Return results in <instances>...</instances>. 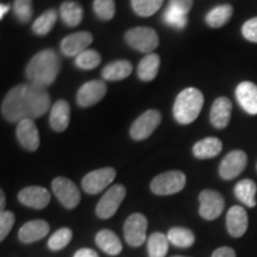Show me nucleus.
Instances as JSON below:
<instances>
[{
	"label": "nucleus",
	"instance_id": "f257e3e1",
	"mask_svg": "<svg viewBox=\"0 0 257 257\" xmlns=\"http://www.w3.org/2000/svg\"><path fill=\"white\" fill-rule=\"evenodd\" d=\"M50 106V95L46 87L28 82L10 89L2 102V114L10 123H19L42 117Z\"/></svg>",
	"mask_w": 257,
	"mask_h": 257
},
{
	"label": "nucleus",
	"instance_id": "f03ea898",
	"mask_svg": "<svg viewBox=\"0 0 257 257\" xmlns=\"http://www.w3.org/2000/svg\"><path fill=\"white\" fill-rule=\"evenodd\" d=\"M60 69L59 55L54 50L44 49L30 60L25 69V75L30 82L47 87L55 81Z\"/></svg>",
	"mask_w": 257,
	"mask_h": 257
},
{
	"label": "nucleus",
	"instance_id": "7ed1b4c3",
	"mask_svg": "<svg viewBox=\"0 0 257 257\" xmlns=\"http://www.w3.org/2000/svg\"><path fill=\"white\" fill-rule=\"evenodd\" d=\"M204 105V95L197 88H186L179 93L174 102L175 120L180 124H191L198 118Z\"/></svg>",
	"mask_w": 257,
	"mask_h": 257
},
{
	"label": "nucleus",
	"instance_id": "20e7f679",
	"mask_svg": "<svg viewBox=\"0 0 257 257\" xmlns=\"http://www.w3.org/2000/svg\"><path fill=\"white\" fill-rule=\"evenodd\" d=\"M125 41L133 49L146 54H152L159 47L160 42L157 32L148 27L130 29L125 34Z\"/></svg>",
	"mask_w": 257,
	"mask_h": 257
},
{
	"label": "nucleus",
	"instance_id": "39448f33",
	"mask_svg": "<svg viewBox=\"0 0 257 257\" xmlns=\"http://www.w3.org/2000/svg\"><path fill=\"white\" fill-rule=\"evenodd\" d=\"M186 186V175L180 170L162 173L153 179L150 188L157 195H170L182 191Z\"/></svg>",
	"mask_w": 257,
	"mask_h": 257
},
{
	"label": "nucleus",
	"instance_id": "423d86ee",
	"mask_svg": "<svg viewBox=\"0 0 257 257\" xmlns=\"http://www.w3.org/2000/svg\"><path fill=\"white\" fill-rule=\"evenodd\" d=\"M125 195H126V189L123 185H115L111 187L96 205V216L100 219H108L113 217L121 201L124 200Z\"/></svg>",
	"mask_w": 257,
	"mask_h": 257
},
{
	"label": "nucleus",
	"instance_id": "0eeeda50",
	"mask_svg": "<svg viewBox=\"0 0 257 257\" xmlns=\"http://www.w3.org/2000/svg\"><path fill=\"white\" fill-rule=\"evenodd\" d=\"M51 188H53L54 194L59 199V201L64 207L72 210L75 208L80 202V192L76 185L67 178H56L51 182Z\"/></svg>",
	"mask_w": 257,
	"mask_h": 257
},
{
	"label": "nucleus",
	"instance_id": "6e6552de",
	"mask_svg": "<svg viewBox=\"0 0 257 257\" xmlns=\"http://www.w3.org/2000/svg\"><path fill=\"white\" fill-rule=\"evenodd\" d=\"M161 113L157 110H148L134 121L130 127V136L135 141L147 140L161 123Z\"/></svg>",
	"mask_w": 257,
	"mask_h": 257
},
{
	"label": "nucleus",
	"instance_id": "1a4fd4ad",
	"mask_svg": "<svg viewBox=\"0 0 257 257\" xmlns=\"http://www.w3.org/2000/svg\"><path fill=\"white\" fill-rule=\"evenodd\" d=\"M200 207L199 213L206 220H214L223 213L225 201L220 193L212 189H205L199 195Z\"/></svg>",
	"mask_w": 257,
	"mask_h": 257
},
{
	"label": "nucleus",
	"instance_id": "9d476101",
	"mask_svg": "<svg viewBox=\"0 0 257 257\" xmlns=\"http://www.w3.org/2000/svg\"><path fill=\"white\" fill-rule=\"evenodd\" d=\"M148 220L141 213H134L124 224V237L128 245L141 246L147 238Z\"/></svg>",
	"mask_w": 257,
	"mask_h": 257
},
{
	"label": "nucleus",
	"instance_id": "9b49d317",
	"mask_svg": "<svg viewBox=\"0 0 257 257\" xmlns=\"http://www.w3.org/2000/svg\"><path fill=\"white\" fill-rule=\"evenodd\" d=\"M115 178V170L111 167L96 169L82 179V188L88 194H98L110 186Z\"/></svg>",
	"mask_w": 257,
	"mask_h": 257
},
{
	"label": "nucleus",
	"instance_id": "f8f14e48",
	"mask_svg": "<svg viewBox=\"0 0 257 257\" xmlns=\"http://www.w3.org/2000/svg\"><path fill=\"white\" fill-rule=\"evenodd\" d=\"M248 163V156L242 150H233L227 154L219 166V175L224 180L237 178L245 169Z\"/></svg>",
	"mask_w": 257,
	"mask_h": 257
},
{
	"label": "nucleus",
	"instance_id": "ddd939ff",
	"mask_svg": "<svg viewBox=\"0 0 257 257\" xmlns=\"http://www.w3.org/2000/svg\"><path fill=\"white\" fill-rule=\"evenodd\" d=\"M106 91H107V86L104 81L92 80V81L85 82L80 87L76 100L81 107H89L100 101L105 96Z\"/></svg>",
	"mask_w": 257,
	"mask_h": 257
},
{
	"label": "nucleus",
	"instance_id": "4468645a",
	"mask_svg": "<svg viewBox=\"0 0 257 257\" xmlns=\"http://www.w3.org/2000/svg\"><path fill=\"white\" fill-rule=\"evenodd\" d=\"M93 42V36L91 32L80 31L75 34L68 35L61 42V51L63 55L73 57L78 56L80 54L87 50L89 44Z\"/></svg>",
	"mask_w": 257,
	"mask_h": 257
},
{
	"label": "nucleus",
	"instance_id": "2eb2a0df",
	"mask_svg": "<svg viewBox=\"0 0 257 257\" xmlns=\"http://www.w3.org/2000/svg\"><path fill=\"white\" fill-rule=\"evenodd\" d=\"M18 200L25 206L35 208V210H42L47 207L50 202V193L44 187L30 186L19 192Z\"/></svg>",
	"mask_w": 257,
	"mask_h": 257
},
{
	"label": "nucleus",
	"instance_id": "dca6fc26",
	"mask_svg": "<svg viewBox=\"0 0 257 257\" xmlns=\"http://www.w3.org/2000/svg\"><path fill=\"white\" fill-rule=\"evenodd\" d=\"M17 138L28 152H36L40 147V134L34 119H24L17 125Z\"/></svg>",
	"mask_w": 257,
	"mask_h": 257
},
{
	"label": "nucleus",
	"instance_id": "f3484780",
	"mask_svg": "<svg viewBox=\"0 0 257 257\" xmlns=\"http://www.w3.org/2000/svg\"><path fill=\"white\" fill-rule=\"evenodd\" d=\"M248 213L242 206H232L226 214L227 232L234 238H239L248 230Z\"/></svg>",
	"mask_w": 257,
	"mask_h": 257
},
{
	"label": "nucleus",
	"instance_id": "a211bd4d",
	"mask_svg": "<svg viewBox=\"0 0 257 257\" xmlns=\"http://www.w3.org/2000/svg\"><path fill=\"white\" fill-rule=\"evenodd\" d=\"M236 98L244 111L249 114H257V86L255 83L240 82L236 88Z\"/></svg>",
	"mask_w": 257,
	"mask_h": 257
},
{
	"label": "nucleus",
	"instance_id": "6ab92c4d",
	"mask_svg": "<svg viewBox=\"0 0 257 257\" xmlns=\"http://www.w3.org/2000/svg\"><path fill=\"white\" fill-rule=\"evenodd\" d=\"M231 111L232 104L229 98L220 96L214 100L211 108L210 119L211 123L216 128H225L229 125L231 119Z\"/></svg>",
	"mask_w": 257,
	"mask_h": 257
},
{
	"label": "nucleus",
	"instance_id": "aec40b11",
	"mask_svg": "<svg viewBox=\"0 0 257 257\" xmlns=\"http://www.w3.org/2000/svg\"><path fill=\"white\" fill-rule=\"evenodd\" d=\"M49 230L50 226L46 220H31L21 227L18 237L23 243H34L44 238Z\"/></svg>",
	"mask_w": 257,
	"mask_h": 257
},
{
	"label": "nucleus",
	"instance_id": "412c9836",
	"mask_svg": "<svg viewBox=\"0 0 257 257\" xmlns=\"http://www.w3.org/2000/svg\"><path fill=\"white\" fill-rule=\"evenodd\" d=\"M70 120V106L68 101L57 100L50 108L49 123L53 130L57 133H63L69 125Z\"/></svg>",
	"mask_w": 257,
	"mask_h": 257
},
{
	"label": "nucleus",
	"instance_id": "4be33fe9",
	"mask_svg": "<svg viewBox=\"0 0 257 257\" xmlns=\"http://www.w3.org/2000/svg\"><path fill=\"white\" fill-rule=\"evenodd\" d=\"M223 149V143L217 137H207L200 140L193 147V154L199 160L213 159L219 155Z\"/></svg>",
	"mask_w": 257,
	"mask_h": 257
},
{
	"label": "nucleus",
	"instance_id": "5701e85b",
	"mask_svg": "<svg viewBox=\"0 0 257 257\" xmlns=\"http://www.w3.org/2000/svg\"><path fill=\"white\" fill-rule=\"evenodd\" d=\"M133 72V64L126 60H118L104 67L101 75L107 81H119L127 78Z\"/></svg>",
	"mask_w": 257,
	"mask_h": 257
},
{
	"label": "nucleus",
	"instance_id": "b1692460",
	"mask_svg": "<svg viewBox=\"0 0 257 257\" xmlns=\"http://www.w3.org/2000/svg\"><path fill=\"white\" fill-rule=\"evenodd\" d=\"M95 242L102 251L110 256L118 255L123 249L119 237L110 230H101L96 233Z\"/></svg>",
	"mask_w": 257,
	"mask_h": 257
},
{
	"label": "nucleus",
	"instance_id": "393cba45",
	"mask_svg": "<svg viewBox=\"0 0 257 257\" xmlns=\"http://www.w3.org/2000/svg\"><path fill=\"white\" fill-rule=\"evenodd\" d=\"M160 69V56L157 54H148L141 60L137 68V75L142 81L149 82L156 78Z\"/></svg>",
	"mask_w": 257,
	"mask_h": 257
},
{
	"label": "nucleus",
	"instance_id": "a878e982",
	"mask_svg": "<svg viewBox=\"0 0 257 257\" xmlns=\"http://www.w3.org/2000/svg\"><path fill=\"white\" fill-rule=\"evenodd\" d=\"M257 186L252 180L244 179L234 186V195L242 204L248 207L256 206Z\"/></svg>",
	"mask_w": 257,
	"mask_h": 257
},
{
	"label": "nucleus",
	"instance_id": "bb28decb",
	"mask_svg": "<svg viewBox=\"0 0 257 257\" xmlns=\"http://www.w3.org/2000/svg\"><path fill=\"white\" fill-rule=\"evenodd\" d=\"M60 15L67 27H78L83 19L82 6L76 2H64L61 4Z\"/></svg>",
	"mask_w": 257,
	"mask_h": 257
},
{
	"label": "nucleus",
	"instance_id": "cd10ccee",
	"mask_svg": "<svg viewBox=\"0 0 257 257\" xmlns=\"http://www.w3.org/2000/svg\"><path fill=\"white\" fill-rule=\"evenodd\" d=\"M232 14L233 9L231 5H219L216 6L214 9H212L211 11L208 12L205 21H206L207 25H210L211 28H221L230 21Z\"/></svg>",
	"mask_w": 257,
	"mask_h": 257
},
{
	"label": "nucleus",
	"instance_id": "c85d7f7f",
	"mask_svg": "<svg viewBox=\"0 0 257 257\" xmlns=\"http://www.w3.org/2000/svg\"><path fill=\"white\" fill-rule=\"evenodd\" d=\"M169 249V240L166 234L155 232L148 239L149 257H165Z\"/></svg>",
	"mask_w": 257,
	"mask_h": 257
},
{
	"label": "nucleus",
	"instance_id": "c756f323",
	"mask_svg": "<svg viewBox=\"0 0 257 257\" xmlns=\"http://www.w3.org/2000/svg\"><path fill=\"white\" fill-rule=\"evenodd\" d=\"M167 237L170 243L179 248H189L195 242L194 233L186 227H173L169 230Z\"/></svg>",
	"mask_w": 257,
	"mask_h": 257
},
{
	"label": "nucleus",
	"instance_id": "7c9ffc66",
	"mask_svg": "<svg viewBox=\"0 0 257 257\" xmlns=\"http://www.w3.org/2000/svg\"><path fill=\"white\" fill-rule=\"evenodd\" d=\"M57 12L55 10H48L43 15H41L32 24V31L38 36H46L53 30L56 23Z\"/></svg>",
	"mask_w": 257,
	"mask_h": 257
},
{
	"label": "nucleus",
	"instance_id": "2f4dec72",
	"mask_svg": "<svg viewBox=\"0 0 257 257\" xmlns=\"http://www.w3.org/2000/svg\"><path fill=\"white\" fill-rule=\"evenodd\" d=\"M163 0H131V6L136 15L141 17H150L159 11Z\"/></svg>",
	"mask_w": 257,
	"mask_h": 257
},
{
	"label": "nucleus",
	"instance_id": "473e14b6",
	"mask_svg": "<svg viewBox=\"0 0 257 257\" xmlns=\"http://www.w3.org/2000/svg\"><path fill=\"white\" fill-rule=\"evenodd\" d=\"M101 62V56L100 54L96 50L93 49H87L83 53L80 54L75 57V64L79 67V68L89 70L94 69L99 66Z\"/></svg>",
	"mask_w": 257,
	"mask_h": 257
},
{
	"label": "nucleus",
	"instance_id": "72a5a7b5",
	"mask_svg": "<svg viewBox=\"0 0 257 257\" xmlns=\"http://www.w3.org/2000/svg\"><path fill=\"white\" fill-rule=\"evenodd\" d=\"M163 21L166 22L167 25L172 28L184 29L187 25L188 19L187 15L169 5L165 11V15H163Z\"/></svg>",
	"mask_w": 257,
	"mask_h": 257
},
{
	"label": "nucleus",
	"instance_id": "f704fd0d",
	"mask_svg": "<svg viewBox=\"0 0 257 257\" xmlns=\"http://www.w3.org/2000/svg\"><path fill=\"white\" fill-rule=\"evenodd\" d=\"M73 237V232L72 230L68 229V227H62V229L57 230L53 236L50 237L49 242H48V246L51 250H61L63 248H66L68 245V243L72 240Z\"/></svg>",
	"mask_w": 257,
	"mask_h": 257
},
{
	"label": "nucleus",
	"instance_id": "c9c22d12",
	"mask_svg": "<svg viewBox=\"0 0 257 257\" xmlns=\"http://www.w3.org/2000/svg\"><path fill=\"white\" fill-rule=\"evenodd\" d=\"M93 9L102 21H111L115 14V3L114 0H94Z\"/></svg>",
	"mask_w": 257,
	"mask_h": 257
},
{
	"label": "nucleus",
	"instance_id": "e433bc0d",
	"mask_svg": "<svg viewBox=\"0 0 257 257\" xmlns=\"http://www.w3.org/2000/svg\"><path fill=\"white\" fill-rule=\"evenodd\" d=\"M14 14L21 23H29L32 18V0H15Z\"/></svg>",
	"mask_w": 257,
	"mask_h": 257
},
{
	"label": "nucleus",
	"instance_id": "4c0bfd02",
	"mask_svg": "<svg viewBox=\"0 0 257 257\" xmlns=\"http://www.w3.org/2000/svg\"><path fill=\"white\" fill-rule=\"evenodd\" d=\"M15 224V214L10 211H2L0 214V239L4 240Z\"/></svg>",
	"mask_w": 257,
	"mask_h": 257
},
{
	"label": "nucleus",
	"instance_id": "58836bf2",
	"mask_svg": "<svg viewBox=\"0 0 257 257\" xmlns=\"http://www.w3.org/2000/svg\"><path fill=\"white\" fill-rule=\"evenodd\" d=\"M242 34L246 40L257 43V17L249 19L242 28Z\"/></svg>",
	"mask_w": 257,
	"mask_h": 257
},
{
	"label": "nucleus",
	"instance_id": "ea45409f",
	"mask_svg": "<svg viewBox=\"0 0 257 257\" xmlns=\"http://www.w3.org/2000/svg\"><path fill=\"white\" fill-rule=\"evenodd\" d=\"M169 5L187 15L193 6V0H169Z\"/></svg>",
	"mask_w": 257,
	"mask_h": 257
},
{
	"label": "nucleus",
	"instance_id": "a19ab883",
	"mask_svg": "<svg viewBox=\"0 0 257 257\" xmlns=\"http://www.w3.org/2000/svg\"><path fill=\"white\" fill-rule=\"evenodd\" d=\"M212 257H236V252L233 249L229 248V246H221L214 250V252L212 253Z\"/></svg>",
	"mask_w": 257,
	"mask_h": 257
},
{
	"label": "nucleus",
	"instance_id": "79ce46f5",
	"mask_svg": "<svg viewBox=\"0 0 257 257\" xmlns=\"http://www.w3.org/2000/svg\"><path fill=\"white\" fill-rule=\"evenodd\" d=\"M74 257H99L94 250L92 249H80L79 251L75 252Z\"/></svg>",
	"mask_w": 257,
	"mask_h": 257
},
{
	"label": "nucleus",
	"instance_id": "37998d69",
	"mask_svg": "<svg viewBox=\"0 0 257 257\" xmlns=\"http://www.w3.org/2000/svg\"><path fill=\"white\" fill-rule=\"evenodd\" d=\"M9 9H10V6H9V5H4V4H2V6H0V18L4 17L6 12L9 11Z\"/></svg>",
	"mask_w": 257,
	"mask_h": 257
},
{
	"label": "nucleus",
	"instance_id": "c03bdc74",
	"mask_svg": "<svg viewBox=\"0 0 257 257\" xmlns=\"http://www.w3.org/2000/svg\"><path fill=\"white\" fill-rule=\"evenodd\" d=\"M2 211H4V206H5V195H4V192L2 191Z\"/></svg>",
	"mask_w": 257,
	"mask_h": 257
},
{
	"label": "nucleus",
	"instance_id": "a18cd8bd",
	"mask_svg": "<svg viewBox=\"0 0 257 257\" xmlns=\"http://www.w3.org/2000/svg\"><path fill=\"white\" fill-rule=\"evenodd\" d=\"M173 257H182V256H173Z\"/></svg>",
	"mask_w": 257,
	"mask_h": 257
}]
</instances>
